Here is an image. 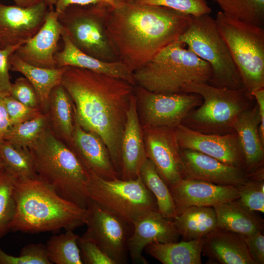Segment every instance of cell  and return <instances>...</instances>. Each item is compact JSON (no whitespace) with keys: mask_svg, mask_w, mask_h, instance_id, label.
<instances>
[{"mask_svg":"<svg viewBox=\"0 0 264 264\" xmlns=\"http://www.w3.org/2000/svg\"><path fill=\"white\" fill-rule=\"evenodd\" d=\"M61 84L71 99L74 120L85 130L101 138L119 176L121 140L136 86L122 79L69 66Z\"/></svg>","mask_w":264,"mask_h":264,"instance_id":"cell-1","label":"cell"},{"mask_svg":"<svg viewBox=\"0 0 264 264\" xmlns=\"http://www.w3.org/2000/svg\"><path fill=\"white\" fill-rule=\"evenodd\" d=\"M191 20L192 16L167 7L116 0L106 30L118 60L132 72L176 41Z\"/></svg>","mask_w":264,"mask_h":264,"instance_id":"cell-2","label":"cell"},{"mask_svg":"<svg viewBox=\"0 0 264 264\" xmlns=\"http://www.w3.org/2000/svg\"><path fill=\"white\" fill-rule=\"evenodd\" d=\"M15 197L16 210L10 231H73L85 223L86 209L63 198L37 176L17 178Z\"/></svg>","mask_w":264,"mask_h":264,"instance_id":"cell-3","label":"cell"},{"mask_svg":"<svg viewBox=\"0 0 264 264\" xmlns=\"http://www.w3.org/2000/svg\"><path fill=\"white\" fill-rule=\"evenodd\" d=\"M28 149L37 177L63 198L86 209L89 172L50 126Z\"/></svg>","mask_w":264,"mask_h":264,"instance_id":"cell-4","label":"cell"},{"mask_svg":"<svg viewBox=\"0 0 264 264\" xmlns=\"http://www.w3.org/2000/svg\"><path fill=\"white\" fill-rule=\"evenodd\" d=\"M177 40L132 72L135 85L159 93L181 92L189 82L209 83L210 65Z\"/></svg>","mask_w":264,"mask_h":264,"instance_id":"cell-5","label":"cell"},{"mask_svg":"<svg viewBox=\"0 0 264 264\" xmlns=\"http://www.w3.org/2000/svg\"><path fill=\"white\" fill-rule=\"evenodd\" d=\"M181 91L198 94L202 99V104L188 113L182 124L204 133L235 132L233 125L237 117L255 105L254 97L243 88L234 89L205 83L189 82Z\"/></svg>","mask_w":264,"mask_h":264,"instance_id":"cell-6","label":"cell"},{"mask_svg":"<svg viewBox=\"0 0 264 264\" xmlns=\"http://www.w3.org/2000/svg\"><path fill=\"white\" fill-rule=\"evenodd\" d=\"M177 40L210 65L212 77L208 84L220 88H243L229 49L209 14L192 16L190 25Z\"/></svg>","mask_w":264,"mask_h":264,"instance_id":"cell-7","label":"cell"},{"mask_svg":"<svg viewBox=\"0 0 264 264\" xmlns=\"http://www.w3.org/2000/svg\"><path fill=\"white\" fill-rule=\"evenodd\" d=\"M241 75L244 88L251 94L264 88V29L228 16L221 11L215 19Z\"/></svg>","mask_w":264,"mask_h":264,"instance_id":"cell-8","label":"cell"},{"mask_svg":"<svg viewBox=\"0 0 264 264\" xmlns=\"http://www.w3.org/2000/svg\"><path fill=\"white\" fill-rule=\"evenodd\" d=\"M110 5L101 2L72 5L58 15V21L70 42L79 50L99 60L119 61L110 45L106 30Z\"/></svg>","mask_w":264,"mask_h":264,"instance_id":"cell-9","label":"cell"},{"mask_svg":"<svg viewBox=\"0 0 264 264\" xmlns=\"http://www.w3.org/2000/svg\"><path fill=\"white\" fill-rule=\"evenodd\" d=\"M88 172L89 198L128 222L133 225L147 212L157 210L156 199L140 175L133 179L108 180Z\"/></svg>","mask_w":264,"mask_h":264,"instance_id":"cell-10","label":"cell"},{"mask_svg":"<svg viewBox=\"0 0 264 264\" xmlns=\"http://www.w3.org/2000/svg\"><path fill=\"white\" fill-rule=\"evenodd\" d=\"M86 210L87 230L82 237L95 243L116 264L127 263L133 225L90 198Z\"/></svg>","mask_w":264,"mask_h":264,"instance_id":"cell-11","label":"cell"},{"mask_svg":"<svg viewBox=\"0 0 264 264\" xmlns=\"http://www.w3.org/2000/svg\"><path fill=\"white\" fill-rule=\"evenodd\" d=\"M135 94L142 125L151 127H176L202 103L201 97L194 93H155L136 86Z\"/></svg>","mask_w":264,"mask_h":264,"instance_id":"cell-12","label":"cell"},{"mask_svg":"<svg viewBox=\"0 0 264 264\" xmlns=\"http://www.w3.org/2000/svg\"><path fill=\"white\" fill-rule=\"evenodd\" d=\"M147 158L169 187L183 178V167L175 128L142 125Z\"/></svg>","mask_w":264,"mask_h":264,"instance_id":"cell-13","label":"cell"},{"mask_svg":"<svg viewBox=\"0 0 264 264\" xmlns=\"http://www.w3.org/2000/svg\"><path fill=\"white\" fill-rule=\"evenodd\" d=\"M48 7L42 0L27 7L0 4V48L21 45L32 38L44 24Z\"/></svg>","mask_w":264,"mask_h":264,"instance_id":"cell-14","label":"cell"},{"mask_svg":"<svg viewBox=\"0 0 264 264\" xmlns=\"http://www.w3.org/2000/svg\"><path fill=\"white\" fill-rule=\"evenodd\" d=\"M180 148L198 152L233 166L244 169L237 135L208 134L194 131L183 124L175 127Z\"/></svg>","mask_w":264,"mask_h":264,"instance_id":"cell-15","label":"cell"},{"mask_svg":"<svg viewBox=\"0 0 264 264\" xmlns=\"http://www.w3.org/2000/svg\"><path fill=\"white\" fill-rule=\"evenodd\" d=\"M180 154L183 178L238 187L249 177L243 168L226 164L198 152L180 148Z\"/></svg>","mask_w":264,"mask_h":264,"instance_id":"cell-16","label":"cell"},{"mask_svg":"<svg viewBox=\"0 0 264 264\" xmlns=\"http://www.w3.org/2000/svg\"><path fill=\"white\" fill-rule=\"evenodd\" d=\"M180 237L172 220L163 217L157 210H151L133 223L128 242L129 256L134 263L147 264L142 252L148 244L176 242Z\"/></svg>","mask_w":264,"mask_h":264,"instance_id":"cell-17","label":"cell"},{"mask_svg":"<svg viewBox=\"0 0 264 264\" xmlns=\"http://www.w3.org/2000/svg\"><path fill=\"white\" fill-rule=\"evenodd\" d=\"M176 211L189 206H210L236 200L237 186L219 185L201 180L181 178L168 187Z\"/></svg>","mask_w":264,"mask_h":264,"instance_id":"cell-18","label":"cell"},{"mask_svg":"<svg viewBox=\"0 0 264 264\" xmlns=\"http://www.w3.org/2000/svg\"><path fill=\"white\" fill-rule=\"evenodd\" d=\"M58 17L54 8L49 9L41 29L14 53L31 65L45 68H57L54 55L58 51L62 31Z\"/></svg>","mask_w":264,"mask_h":264,"instance_id":"cell-19","label":"cell"},{"mask_svg":"<svg viewBox=\"0 0 264 264\" xmlns=\"http://www.w3.org/2000/svg\"><path fill=\"white\" fill-rule=\"evenodd\" d=\"M147 159L135 93L131 99L121 140L119 178L123 180L137 178Z\"/></svg>","mask_w":264,"mask_h":264,"instance_id":"cell-20","label":"cell"},{"mask_svg":"<svg viewBox=\"0 0 264 264\" xmlns=\"http://www.w3.org/2000/svg\"><path fill=\"white\" fill-rule=\"evenodd\" d=\"M69 147L88 171L105 179L119 178L101 138L85 130L75 120Z\"/></svg>","mask_w":264,"mask_h":264,"instance_id":"cell-21","label":"cell"},{"mask_svg":"<svg viewBox=\"0 0 264 264\" xmlns=\"http://www.w3.org/2000/svg\"><path fill=\"white\" fill-rule=\"evenodd\" d=\"M261 119L257 103L242 112L233 128L237 134L244 170L251 175L264 168V143L259 134Z\"/></svg>","mask_w":264,"mask_h":264,"instance_id":"cell-22","label":"cell"},{"mask_svg":"<svg viewBox=\"0 0 264 264\" xmlns=\"http://www.w3.org/2000/svg\"><path fill=\"white\" fill-rule=\"evenodd\" d=\"M203 239L202 253L210 263L255 264L243 236L218 228Z\"/></svg>","mask_w":264,"mask_h":264,"instance_id":"cell-23","label":"cell"},{"mask_svg":"<svg viewBox=\"0 0 264 264\" xmlns=\"http://www.w3.org/2000/svg\"><path fill=\"white\" fill-rule=\"evenodd\" d=\"M61 38L63 48L54 55L57 67L69 66L85 68L125 80L135 86L132 72L122 62H105L85 53L70 42L63 28Z\"/></svg>","mask_w":264,"mask_h":264,"instance_id":"cell-24","label":"cell"},{"mask_svg":"<svg viewBox=\"0 0 264 264\" xmlns=\"http://www.w3.org/2000/svg\"><path fill=\"white\" fill-rule=\"evenodd\" d=\"M14 52L9 58L10 69L22 73L28 79L36 91L41 112L47 113L50 92L61 84L66 66L49 69L34 66L23 61Z\"/></svg>","mask_w":264,"mask_h":264,"instance_id":"cell-25","label":"cell"},{"mask_svg":"<svg viewBox=\"0 0 264 264\" xmlns=\"http://www.w3.org/2000/svg\"><path fill=\"white\" fill-rule=\"evenodd\" d=\"M218 228L246 236L264 229V221L237 199L215 205Z\"/></svg>","mask_w":264,"mask_h":264,"instance_id":"cell-26","label":"cell"},{"mask_svg":"<svg viewBox=\"0 0 264 264\" xmlns=\"http://www.w3.org/2000/svg\"><path fill=\"white\" fill-rule=\"evenodd\" d=\"M183 241L202 239L218 228L213 207L189 206L176 211L172 219Z\"/></svg>","mask_w":264,"mask_h":264,"instance_id":"cell-27","label":"cell"},{"mask_svg":"<svg viewBox=\"0 0 264 264\" xmlns=\"http://www.w3.org/2000/svg\"><path fill=\"white\" fill-rule=\"evenodd\" d=\"M47 113L51 130L69 147L74 126L72 102L61 84L50 92Z\"/></svg>","mask_w":264,"mask_h":264,"instance_id":"cell-28","label":"cell"},{"mask_svg":"<svg viewBox=\"0 0 264 264\" xmlns=\"http://www.w3.org/2000/svg\"><path fill=\"white\" fill-rule=\"evenodd\" d=\"M203 239L148 244L146 252L163 264H201Z\"/></svg>","mask_w":264,"mask_h":264,"instance_id":"cell-29","label":"cell"},{"mask_svg":"<svg viewBox=\"0 0 264 264\" xmlns=\"http://www.w3.org/2000/svg\"><path fill=\"white\" fill-rule=\"evenodd\" d=\"M140 175L144 184L154 197L158 211L166 218L174 219L176 211L168 186L159 176L154 165L148 158L143 165Z\"/></svg>","mask_w":264,"mask_h":264,"instance_id":"cell-30","label":"cell"},{"mask_svg":"<svg viewBox=\"0 0 264 264\" xmlns=\"http://www.w3.org/2000/svg\"><path fill=\"white\" fill-rule=\"evenodd\" d=\"M79 236L72 230L54 235L45 245L49 260L51 264H83L77 240Z\"/></svg>","mask_w":264,"mask_h":264,"instance_id":"cell-31","label":"cell"},{"mask_svg":"<svg viewBox=\"0 0 264 264\" xmlns=\"http://www.w3.org/2000/svg\"><path fill=\"white\" fill-rule=\"evenodd\" d=\"M0 155L5 168L16 178L37 176L33 157L28 149L17 148L3 140L0 141Z\"/></svg>","mask_w":264,"mask_h":264,"instance_id":"cell-32","label":"cell"},{"mask_svg":"<svg viewBox=\"0 0 264 264\" xmlns=\"http://www.w3.org/2000/svg\"><path fill=\"white\" fill-rule=\"evenodd\" d=\"M49 127L48 113H42L33 119L11 126L4 140L17 148L28 149Z\"/></svg>","mask_w":264,"mask_h":264,"instance_id":"cell-33","label":"cell"},{"mask_svg":"<svg viewBox=\"0 0 264 264\" xmlns=\"http://www.w3.org/2000/svg\"><path fill=\"white\" fill-rule=\"evenodd\" d=\"M225 14L263 27L264 0H212Z\"/></svg>","mask_w":264,"mask_h":264,"instance_id":"cell-34","label":"cell"},{"mask_svg":"<svg viewBox=\"0 0 264 264\" xmlns=\"http://www.w3.org/2000/svg\"><path fill=\"white\" fill-rule=\"evenodd\" d=\"M17 178L5 168L0 170V239L10 231L15 215Z\"/></svg>","mask_w":264,"mask_h":264,"instance_id":"cell-35","label":"cell"},{"mask_svg":"<svg viewBox=\"0 0 264 264\" xmlns=\"http://www.w3.org/2000/svg\"><path fill=\"white\" fill-rule=\"evenodd\" d=\"M238 201L249 210L264 212V169L249 175L242 184L238 186Z\"/></svg>","mask_w":264,"mask_h":264,"instance_id":"cell-36","label":"cell"},{"mask_svg":"<svg viewBox=\"0 0 264 264\" xmlns=\"http://www.w3.org/2000/svg\"><path fill=\"white\" fill-rule=\"evenodd\" d=\"M133 2L140 4L163 6L194 17L210 14L212 12L206 0H134Z\"/></svg>","mask_w":264,"mask_h":264,"instance_id":"cell-37","label":"cell"},{"mask_svg":"<svg viewBox=\"0 0 264 264\" xmlns=\"http://www.w3.org/2000/svg\"><path fill=\"white\" fill-rule=\"evenodd\" d=\"M11 127L33 119L42 113L39 108L27 106L11 95L3 98Z\"/></svg>","mask_w":264,"mask_h":264,"instance_id":"cell-38","label":"cell"},{"mask_svg":"<svg viewBox=\"0 0 264 264\" xmlns=\"http://www.w3.org/2000/svg\"><path fill=\"white\" fill-rule=\"evenodd\" d=\"M77 243L83 264H116L92 241L79 236Z\"/></svg>","mask_w":264,"mask_h":264,"instance_id":"cell-39","label":"cell"},{"mask_svg":"<svg viewBox=\"0 0 264 264\" xmlns=\"http://www.w3.org/2000/svg\"><path fill=\"white\" fill-rule=\"evenodd\" d=\"M10 95L27 106L40 109L34 88L25 77L18 78L12 83Z\"/></svg>","mask_w":264,"mask_h":264,"instance_id":"cell-40","label":"cell"},{"mask_svg":"<svg viewBox=\"0 0 264 264\" xmlns=\"http://www.w3.org/2000/svg\"><path fill=\"white\" fill-rule=\"evenodd\" d=\"M20 45L8 46L0 48V97L10 95L12 83L10 82L9 70V58Z\"/></svg>","mask_w":264,"mask_h":264,"instance_id":"cell-41","label":"cell"},{"mask_svg":"<svg viewBox=\"0 0 264 264\" xmlns=\"http://www.w3.org/2000/svg\"><path fill=\"white\" fill-rule=\"evenodd\" d=\"M244 239L250 255L255 264H264V236L262 231L244 236Z\"/></svg>","mask_w":264,"mask_h":264,"instance_id":"cell-42","label":"cell"},{"mask_svg":"<svg viewBox=\"0 0 264 264\" xmlns=\"http://www.w3.org/2000/svg\"><path fill=\"white\" fill-rule=\"evenodd\" d=\"M258 105L261 122L259 126V134L264 143V88L256 89L251 92Z\"/></svg>","mask_w":264,"mask_h":264,"instance_id":"cell-43","label":"cell"},{"mask_svg":"<svg viewBox=\"0 0 264 264\" xmlns=\"http://www.w3.org/2000/svg\"><path fill=\"white\" fill-rule=\"evenodd\" d=\"M101 2H105L110 4L108 0H57L54 10L59 15L70 6L87 5Z\"/></svg>","mask_w":264,"mask_h":264,"instance_id":"cell-44","label":"cell"},{"mask_svg":"<svg viewBox=\"0 0 264 264\" xmlns=\"http://www.w3.org/2000/svg\"><path fill=\"white\" fill-rule=\"evenodd\" d=\"M10 127L11 123L3 99L0 97V141L4 140Z\"/></svg>","mask_w":264,"mask_h":264,"instance_id":"cell-45","label":"cell"},{"mask_svg":"<svg viewBox=\"0 0 264 264\" xmlns=\"http://www.w3.org/2000/svg\"><path fill=\"white\" fill-rule=\"evenodd\" d=\"M15 4L21 7H27L36 3L39 0H13Z\"/></svg>","mask_w":264,"mask_h":264,"instance_id":"cell-46","label":"cell"},{"mask_svg":"<svg viewBox=\"0 0 264 264\" xmlns=\"http://www.w3.org/2000/svg\"><path fill=\"white\" fill-rule=\"evenodd\" d=\"M43 0L48 6L49 9L54 8L57 0Z\"/></svg>","mask_w":264,"mask_h":264,"instance_id":"cell-47","label":"cell"},{"mask_svg":"<svg viewBox=\"0 0 264 264\" xmlns=\"http://www.w3.org/2000/svg\"><path fill=\"white\" fill-rule=\"evenodd\" d=\"M4 168H5L4 164L0 155V170Z\"/></svg>","mask_w":264,"mask_h":264,"instance_id":"cell-48","label":"cell"},{"mask_svg":"<svg viewBox=\"0 0 264 264\" xmlns=\"http://www.w3.org/2000/svg\"><path fill=\"white\" fill-rule=\"evenodd\" d=\"M108 1H109L110 5L112 7L114 6L115 4V0H108Z\"/></svg>","mask_w":264,"mask_h":264,"instance_id":"cell-49","label":"cell"},{"mask_svg":"<svg viewBox=\"0 0 264 264\" xmlns=\"http://www.w3.org/2000/svg\"><path fill=\"white\" fill-rule=\"evenodd\" d=\"M116 0H118V1L126 2H132L134 1V0H115V2Z\"/></svg>","mask_w":264,"mask_h":264,"instance_id":"cell-50","label":"cell"},{"mask_svg":"<svg viewBox=\"0 0 264 264\" xmlns=\"http://www.w3.org/2000/svg\"></svg>","mask_w":264,"mask_h":264,"instance_id":"cell-51","label":"cell"},{"mask_svg":"<svg viewBox=\"0 0 264 264\" xmlns=\"http://www.w3.org/2000/svg\"><path fill=\"white\" fill-rule=\"evenodd\" d=\"M0 4H1V3H0Z\"/></svg>","mask_w":264,"mask_h":264,"instance_id":"cell-52","label":"cell"}]
</instances>
